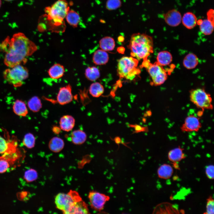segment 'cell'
Masks as SVG:
<instances>
[{"label":"cell","instance_id":"obj_1","mask_svg":"<svg viewBox=\"0 0 214 214\" xmlns=\"http://www.w3.org/2000/svg\"><path fill=\"white\" fill-rule=\"evenodd\" d=\"M3 43L7 45L4 62L9 67L25 63L26 57L37 50L36 45L21 32L15 34L11 39L7 38Z\"/></svg>","mask_w":214,"mask_h":214},{"label":"cell","instance_id":"obj_2","mask_svg":"<svg viewBox=\"0 0 214 214\" xmlns=\"http://www.w3.org/2000/svg\"><path fill=\"white\" fill-rule=\"evenodd\" d=\"M128 48L131 51L132 57L138 60H146L153 51L152 38L145 34H133L131 36Z\"/></svg>","mask_w":214,"mask_h":214},{"label":"cell","instance_id":"obj_3","mask_svg":"<svg viewBox=\"0 0 214 214\" xmlns=\"http://www.w3.org/2000/svg\"><path fill=\"white\" fill-rule=\"evenodd\" d=\"M138 60L132 56H123L119 60L117 72L120 78L133 80L140 74V70L137 68Z\"/></svg>","mask_w":214,"mask_h":214},{"label":"cell","instance_id":"obj_4","mask_svg":"<svg viewBox=\"0 0 214 214\" xmlns=\"http://www.w3.org/2000/svg\"><path fill=\"white\" fill-rule=\"evenodd\" d=\"M4 79L9 84L15 87L22 85L29 76V71L26 67L21 64L5 70L3 73Z\"/></svg>","mask_w":214,"mask_h":214},{"label":"cell","instance_id":"obj_5","mask_svg":"<svg viewBox=\"0 0 214 214\" xmlns=\"http://www.w3.org/2000/svg\"><path fill=\"white\" fill-rule=\"evenodd\" d=\"M67 3L64 0H58L51 7H48L47 12L48 19L54 25L61 24L68 11Z\"/></svg>","mask_w":214,"mask_h":214},{"label":"cell","instance_id":"obj_6","mask_svg":"<svg viewBox=\"0 0 214 214\" xmlns=\"http://www.w3.org/2000/svg\"><path fill=\"white\" fill-rule=\"evenodd\" d=\"M81 199L78 192L71 190L67 193H58L55 197V203L57 209L67 214L69 209L76 202Z\"/></svg>","mask_w":214,"mask_h":214},{"label":"cell","instance_id":"obj_7","mask_svg":"<svg viewBox=\"0 0 214 214\" xmlns=\"http://www.w3.org/2000/svg\"><path fill=\"white\" fill-rule=\"evenodd\" d=\"M190 101L197 108L204 110H212L213 108L210 95L202 89H193L190 92Z\"/></svg>","mask_w":214,"mask_h":214},{"label":"cell","instance_id":"obj_8","mask_svg":"<svg viewBox=\"0 0 214 214\" xmlns=\"http://www.w3.org/2000/svg\"><path fill=\"white\" fill-rule=\"evenodd\" d=\"M148 64L146 67L154 84L158 86L163 84L167 78L166 71L157 63L154 64L149 63Z\"/></svg>","mask_w":214,"mask_h":214},{"label":"cell","instance_id":"obj_9","mask_svg":"<svg viewBox=\"0 0 214 214\" xmlns=\"http://www.w3.org/2000/svg\"><path fill=\"white\" fill-rule=\"evenodd\" d=\"M88 198L91 208L98 212L103 209L105 204L110 199L108 196L94 191L89 193Z\"/></svg>","mask_w":214,"mask_h":214},{"label":"cell","instance_id":"obj_10","mask_svg":"<svg viewBox=\"0 0 214 214\" xmlns=\"http://www.w3.org/2000/svg\"><path fill=\"white\" fill-rule=\"evenodd\" d=\"M201 127L199 118L194 115H191L185 118L180 129L184 132H197Z\"/></svg>","mask_w":214,"mask_h":214},{"label":"cell","instance_id":"obj_11","mask_svg":"<svg viewBox=\"0 0 214 214\" xmlns=\"http://www.w3.org/2000/svg\"><path fill=\"white\" fill-rule=\"evenodd\" d=\"M213 10H210L207 12V18L203 20L197 21L199 26L200 32L203 34L207 35L211 34L214 30Z\"/></svg>","mask_w":214,"mask_h":214},{"label":"cell","instance_id":"obj_12","mask_svg":"<svg viewBox=\"0 0 214 214\" xmlns=\"http://www.w3.org/2000/svg\"><path fill=\"white\" fill-rule=\"evenodd\" d=\"M72 87L70 84L60 88L56 97V101L61 105H64L70 103L73 100Z\"/></svg>","mask_w":214,"mask_h":214},{"label":"cell","instance_id":"obj_13","mask_svg":"<svg viewBox=\"0 0 214 214\" xmlns=\"http://www.w3.org/2000/svg\"><path fill=\"white\" fill-rule=\"evenodd\" d=\"M182 18L180 12L175 9L168 11L165 15L164 17L166 23L169 26L172 27L178 26L181 22Z\"/></svg>","mask_w":214,"mask_h":214},{"label":"cell","instance_id":"obj_14","mask_svg":"<svg viewBox=\"0 0 214 214\" xmlns=\"http://www.w3.org/2000/svg\"><path fill=\"white\" fill-rule=\"evenodd\" d=\"M15 143L9 142L0 136V154L10 155L14 154L17 151Z\"/></svg>","mask_w":214,"mask_h":214},{"label":"cell","instance_id":"obj_15","mask_svg":"<svg viewBox=\"0 0 214 214\" xmlns=\"http://www.w3.org/2000/svg\"><path fill=\"white\" fill-rule=\"evenodd\" d=\"M75 124V119L72 116L66 115L62 116L60 118L59 127L61 130L66 132H69L73 129Z\"/></svg>","mask_w":214,"mask_h":214},{"label":"cell","instance_id":"obj_16","mask_svg":"<svg viewBox=\"0 0 214 214\" xmlns=\"http://www.w3.org/2000/svg\"><path fill=\"white\" fill-rule=\"evenodd\" d=\"M90 213L87 204L81 199L76 202L68 210L67 214Z\"/></svg>","mask_w":214,"mask_h":214},{"label":"cell","instance_id":"obj_17","mask_svg":"<svg viewBox=\"0 0 214 214\" xmlns=\"http://www.w3.org/2000/svg\"><path fill=\"white\" fill-rule=\"evenodd\" d=\"M65 72L64 66L58 63L52 65L48 71V75L53 79H58L61 78L64 75Z\"/></svg>","mask_w":214,"mask_h":214},{"label":"cell","instance_id":"obj_18","mask_svg":"<svg viewBox=\"0 0 214 214\" xmlns=\"http://www.w3.org/2000/svg\"><path fill=\"white\" fill-rule=\"evenodd\" d=\"M109 59V56L106 51L101 49L96 51L92 56L93 63L97 65L106 64L108 62Z\"/></svg>","mask_w":214,"mask_h":214},{"label":"cell","instance_id":"obj_19","mask_svg":"<svg viewBox=\"0 0 214 214\" xmlns=\"http://www.w3.org/2000/svg\"><path fill=\"white\" fill-rule=\"evenodd\" d=\"M196 15L191 12L185 13L182 18L181 22L183 26L188 29L193 28L197 23Z\"/></svg>","mask_w":214,"mask_h":214},{"label":"cell","instance_id":"obj_20","mask_svg":"<svg viewBox=\"0 0 214 214\" xmlns=\"http://www.w3.org/2000/svg\"><path fill=\"white\" fill-rule=\"evenodd\" d=\"M183 149L180 147L170 150L168 154L169 160L172 163L179 162L185 158Z\"/></svg>","mask_w":214,"mask_h":214},{"label":"cell","instance_id":"obj_21","mask_svg":"<svg viewBox=\"0 0 214 214\" xmlns=\"http://www.w3.org/2000/svg\"><path fill=\"white\" fill-rule=\"evenodd\" d=\"M64 140L58 137H54L50 140L48 146L50 150L54 152H58L64 148Z\"/></svg>","mask_w":214,"mask_h":214},{"label":"cell","instance_id":"obj_22","mask_svg":"<svg viewBox=\"0 0 214 214\" xmlns=\"http://www.w3.org/2000/svg\"><path fill=\"white\" fill-rule=\"evenodd\" d=\"M71 139L72 142L75 145H81L84 143L87 139V135L83 131L78 129L71 133Z\"/></svg>","mask_w":214,"mask_h":214},{"label":"cell","instance_id":"obj_23","mask_svg":"<svg viewBox=\"0 0 214 214\" xmlns=\"http://www.w3.org/2000/svg\"><path fill=\"white\" fill-rule=\"evenodd\" d=\"M99 44L101 49L106 51L113 50L115 45L114 39L109 36H106L101 39Z\"/></svg>","mask_w":214,"mask_h":214},{"label":"cell","instance_id":"obj_24","mask_svg":"<svg viewBox=\"0 0 214 214\" xmlns=\"http://www.w3.org/2000/svg\"><path fill=\"white\" fill-rule=\"evenodd\" d=\"M13 109L15 113L19 116L25 117L28 113L25 103L20 100H17L14 102Z\"/></svg>","mask_w":214,"mask_h":214},{"label":"cell","instance_id":"obj_25","mask_svg":"<svg viewBox=\"0 0 214 214\" xmlns=\"http://www.w3.org/2000/svg\"><path fill=\"white\" fill-rule=\"evenodd\" d=\"M198 63V59L193 54L191 53L187 55L183 60V65L187 69H193L195 68Z\"/></svg>","mask_w":214,"mask_h":214},{"label":"cell","instance_id":"obj_26","mask_svg":"<svg viewBox=\"0 0 214 214\" xmlns=\"http://www.w3.org/2000/svg\"><path fill=\"white\" fill-rule=\"evenodd\" d=\"M171 54L167 51L159 52L157 57V63L160 66H166L169 64L172 60Z\"/></svg>","mask_w":214,"mask_h":214},{"label":"cell","instance_id":"obj_27","mask_svg":"<svg viewBox=\"0 0 214 214\" xmlns=\"http://www.w3.org/2000/svg\"><path fill=\"white\" fill-rule=\"evenodd\" d=\"M157 173L159 177L166 179L171 176L173 173V169L170 165L163 164L158 169Z\"/></svg>","mask_w":214,"mask_h":214},{"label":"cell","instance_id":"obj_28","mask_svg":"<svg viewBox=\"0 0 214 214\" xmlns=\"http://www.w3.org/2000/svg\"><path fill=\"white\" fill-rule=\"evenodd\" d=\"M89 92L94 97H98L104 93L103 86L98 82H95L91 84L89 88Z\"/></svg>","mask_w":214,"mask_h":214},{"label":"cell","instance_id":"obj_29","mask_svg":"<svg viewBox=\"0 0 214 214\" xmlns=\"http://www.w3.org/2000/svg\"><path fill=\"white\" fill-rule=\"evenodd\" d=\"M84 74L86 78L88 80L92 81L96 80L100 76L99 70L94 66L89 67L86 68Z\"/></svg>","mask_w":214,"mask_h":214},{"label":"cell","instance_id":"obj_30","mask_svg":"<svg viewBox=\"0 0 214 214\" xmlns=\"http://www.w3.org/2000/svg\"><path fill=\"white\" fill-rule=\"evenodd\" d=\"M42 105L40 99L37 96L32 97L28 102L29 108L34 112L39 111L42 108Z\"/></svg>","mask_w":214,"mask_h":214},{"label":"cell","instance_id":"obj_31","mask_svg":"<svg viewBox=\"0 0 214 214\" xmlns=\"http://www.w3.org/2000/svg\"><path fill=\"white\" fill-rule=\"evenodd\" d=\"M66 17L67 22L73 26H77L80 20L78 14L73 10L68 11Z\"/></svg>","mask_w":214,"mask_h":214},{"label":"cell","instance_id":"obj_32","mask_svg":"<svg viewBox=\"0 0 214 214\" xmlns=\"http://www.w3.org/2000/svg\"><path fill=\"white\" fill-rule=\"evenodd\" d=\"M35 140V138L32 134L28 133L24 136L23 143L26 147L31 149L34 147Z\"/></svg>","mask_w":214,"mask_h":214},{"label":"cell","instance_id":"obj_33","mask_svg":"<svg viewBox=\"0 0 214 214\" xmlns=\"http://www.w3.org/2000/svg\"><path fill=\"white\" fill-rule=\"evenodd\" d=\"M13 160L3 155L0 157V173H4L10 166V163Z\"/></svg>","mask_w":214,"mask_h":214},{"label":"cell","instance_id":"obj_34","mask_svg":"<svg viewBox=\"0 0 214 214\" xmlns=\"http://www.w3.org/2000/svg\"><path fill=\"white\" fill-rule=\"evenodd\" d=\"M38 177V173L36 171L31 169L25 172L24 178L26 182H31L36 180Z\"/></svg>","mask_w":214,"mask_h":214},{"label":"cell","instance_id":"obj_35","mask_svg":"<svg viewBox=\"0 0 214 214\" xmlns=\"http://www.w3.org/2000/svg\"><path fill=\"white\" fill-rule=\"evenodd\" d=\"M214 199L211 196L207 199L206 211L204 214H213L214 212Z\"/></svg>","mask_w":214,"mask_h":214},{"label":"cell","instance_id":"obj_36","mask_svg":"<svg viewBox=\"0 0 214 214\" xmlns=\"http://www.w3.org/2000/svg\"><path fill=\"white\" fill-rule=\"evenodd\" d=\"M121 5L120 0H108L106 3V7L109 10L116 9Z\"/></svg>","mask_w":214,"mask_h":214},{"label":"cell","instance_id":"obj_37","mask_svg":"<svg viewBox=\"0 0 214 214\" xmlns=\"http://www.w3.org/2000/svg\"><path fill=\"white\" fill-rule=\"evenodd\" d=\"M129 127L134 128V130L133 133H138L141 132H147L148 131V128L147 126H142L139 125L135 124H129Z\"/></svg>","mask_w":214,"mask_h":214},{"label":"cell","instance_id":"obj_38","mask_svg":"<svg viewBox=\"0 0 214 214\" xmlns=\"http://www.w3.org/2000/svg\"><path fill=\"white\" fill-rule=\"evenodd\" d=\"M205 172L207 177L210 179L214 178V166L213 165L207 166L205 170Z\"/></svg>","mask_w":214,"mask_h":214},{"label":"cell","instance_id":"obj_39","mask_svg":"<svg viewBox=\"0 0 214 214\" xmlns=\"http://www.w3.org/2000/svg\"><path fill=\"white\" fill-rule=\"evenodd\" d=\"M61 129L59 127L56 126H53L52 128V131L54 133L56 134H58L60 133Z\"/></svg>","mask_w":214,"mask_h":214},{"label":"cell","instance_id":"obj_40","mask_svg":"<svg viewBox=\"0 0 214 214\" xmlns=\"http://www.w3.org/2000/svg\"><path fill=\"white\" fill-rule=\"evenodd\" d=\"M120 140V139L119 137H116L114 139L115 142L118 144H119L121 142Z\"/></svg>","mask_w":214,"mask_h":214},{"label":"cell","instance_id":"obj_41","mask_svg":"<svg viewBox=\"0 0 214 214\" xmlns=\"http://www.w3.org/2000/svg\"><path fill=\"white\" fill-rule=\"evenodd\" d=\"M202 111H200L199 112H198L197 113V115L199 117H200L201 116H202Z\"/></svg>","mask_w":214,"mask_h":214},{"label":"cell","instance_id":"obj_42","mask_svg":"<svg viewBox=\"0 0 214 214\" xmlns=\"http://www.w3.org/2000/svg\"><path fill=\"white\" fill-rule=\"evenodd\" d=\"M4 0L7 1H13L14 0Z\"/></svg>","mask_w":214,"mask_h":214},{"label":"cell","instance_id":"obj_43","mask_svg":"<svg viewBox=\"0 0 214 214\" xmlns=\"http://www.w3.org/2000/svg\"><path fill=\"white\" fill-rule=\"evenodd\" d=\"M1 0H0V8L1 7Z\"/></svg>","mask_w":214,"mask_h":214}]
</instances>
